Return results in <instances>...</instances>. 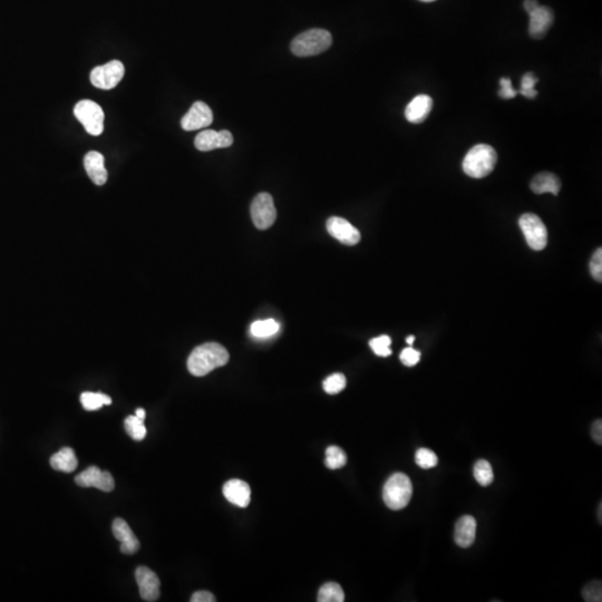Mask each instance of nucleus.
<instances>
[{
	"label": "nucleus",
	"mask_w": 602,
	"mask_h": 602,
	"mask_svg": "<svg viewBox=\"0 0 602 602\" xmlns=\"http://www.w3.org/2000/svg\"><path fill=\"white\" fill-rule=\"evenodd\" d=\"M530 187L535 194L551 193L553 196H558L561 190V181L553 173L542 172L534 176Z\"/></svg>",
	"instance_id": "aec40b11"
},
{
	"label": "nucleus",
	"mask_w": 602,
	"mask_h": 602,
	"mask_svg": "<svg viewBox=\"0 0 602 602\" xmlns=\"http://www.w3.org/2000/svg\"><path fill=\"white\" fill-rule=\"evenodd\" d=\"M591 435L594 437V442L601 445L602 444V421L601 419L594 421L591 428Z\"/></svg>",
	"instance_id": "e433bc0d"
},
{
	"label": "nucleus",
	"mask_w": 602,
	"mask_h": 602,
	"mask_svg": "<svg viewBox=\"0 0 602 602\" xmlns=\"http://www.w3.org/2000/svg\"><path fill=\"white\" fill-rule=\"evenodd\" d=\"M500 85H501V91L498 92L500 97L505 98V100H511V98H514L518 95V91H516L513 86H512L510 78H501Z\"/></svg>",
	"instance_id": "f704fd0d"
},
{
	"label": "nucleus",
	"mask_w": 602,
	"mask_h": 602,
	"mask_svg": "<svg viewBox=\"0 0 602 602\" xmlns=\"http://www.w3.org/2000/svg\"><path fill=\"white\" fill-rule=\"evenodd\" d=\"M433 107V100L428 95L421 94L413 98L410 104L407 105L405 110V116L407 121L414 124H419L424 122L430 115V111Z\"/></svg>",
	"instance_id": "f3484780"
},
{
	"label": "nucleus",
	"mask_w": 602,
	"mask_h": 602,
	"mask_svg": "<svg viewBox=\"0 0 602 602\" xmlns=\"http://www.w3.org/2000/svg\"><path fill=\"white\" fill-rule=\"evenodd\" d=\"M217 599L214 598L213 594L209 591H198L196 594H193L191 597V602H214Z\"/></svg>",
	"instance_id": "c9c22d12"
},
{
	"label": "nucleus",
	"mask_w": 602,
	"mask_h": 602,
	"mask_svg": "<svg viewBox=\"0 0 602 602\" xmlns=\"http://www.w3.org/2000/svg\"><path fill=\"white\" fill-rule=\"evenodd\" d=\"M80 403L86 410H97L112 404V398L103 393L85 392L80 395Z\"/></svg>",
	"instance_id": "5701e85b"
},
{
	"label": "nucleus",
	"mask_w": 602,
	"mask_h": 602,
	"mask_svg": "<svg viewBox=\"0 0 602 602\" xmlns=\"http://www.w3.org/2000/svg\"><path fill=\"white\" fill-rule=\"evenodd\" d=\"M125 67L122 62L112 60L91 71V83L97 89H112L123 80Z\"/></svg>",
	"instance_id": "6e6552de"
},
{
	"label": "nucleus",
	"mask_w": 602,
	"mask_h": 602,
	"mask_svg": "<svg viewBox=\"0 0 602 602\" xmlns=\"http://www.w3.org/2000/svg\"><path fill=\"white\" fill-rule=\"evenodd\" d=\"M279 329L280 325L275 319L255 321L250 327L251 335L259 339L269 338L271 336L276 335Z\"/></svg>",
	"instance_id": "4be33fe9"
},
{
	"label": "nucleus",
	"mask_w": 602,
	"mask_h": 602,
	"mask_svg": "<svg viewBox=\"0 0 602 602\" xmlns=\"http://www.w3.org/2000/svg\"><path fill=\"white\" fill-rule=\"evenodd\" d=\"M537 78L533 73H526L521 80V89L519 92L526 98H535L537 95V89H534L537 83Z\"/></svg>",
	"instance_id": "7c9ffc66"
},
{
	"label": "nucleus",
	"mask_w": 602,
	"mask_h": 602,
	"mask_svg": "<svg viewBox=\"0 0 602 602\" xmlns=\"http://www.w3.org/2000/svg\"><path fill=\"white\" fill-rule=\"evenodd\" d=\"M423 3H432V1H435V0H421Z\"/></svg>",
	"instance_id": "a19ab883"
},
{
	"label": "nucleus",
	"mask_w": 602,
	"mask_h": 602,
	"mask_svg": "<svg viewBox=\"0 0 602 602\" xmlns=\"http://www.w3.org/2000/svg\"><path fill=\"white\" fill-rule=\"evenodd\" d=\"M233 144V135L229 131L217 132L214 130H205L198 134L194 141L196 149L202 152L212 151L216 149H226Z\"/></svg>",
	"instance_id": "f8f14e48"
},
{
	"label": "nucleus",
	"mask_w": 602,
	"mask_h": 602,
	"mask_svg": "<svg viewBox=\"0 0 602 602\" xmlns=\"http://www.w3.org/2000/svg\"><path fill=\"white\" fill-rule=\"evenodd\" d=\"M75 482L80 487H96L104 492H112L115 487V482L110 472L102 471L97 466H89V469L80 472L75 478Z\"/></svg>",
	"instance_id": "1a4fd4ad"
},
{
	"label": "nucleus",
	"mask_w": 602,
	"mask_h": 602,
	"mask_svg": "<svg viewBox=\"0 0 602 602\" xmlns=\"http://www.w3.org/2000/svg\"><path fill=\"white\" fill-rule=\"evenodd\" d=\"M250 211L253 224L259 230H267L276 221V207L273 203V196L269 193L262 192L255 196Z\"/></svg>",
	"instance_id": "0eeeda50"
},
{
	"label": "nucleus",
	"mask_w": 602,
	"mask_h": 602,
	"mask_svg": "<svg viewBox=\"0 0 602 602\" xmlns=\"http://www.w3.org/2000/svg\"><path fill=\"white\" fill-rule=\"evenodd\" d=\"M223 496L235 507H246L250 505L251 489L244 481L235 478L223 485Z\"/></svg>",
	"instance_id": "dca6fc26"
},
{
	"label": "nucleus",
	"mask_w": 602,
	"mask_h": 602,
	"mask_svg": "<svg viewBox=\"0 0 602 602\" xmlns=\"http://www.w3.org/2000/svg\"><path fill=\"white\" fill-rule=\"evenodd\" d=\"M135 416H137L139 419H146V410H143V408H137V412H135Z\"/></svg>",
	"instance_id": "58836bf2"
},
{
	"label": "nucleus",
	"mask_w": 602,
	"mask_h": 602,
	"mask_svg": "<svg viewBox=\"0 0 602 602\" xmlns=\"http://www.w3.org/2000/svg\"><path fill=\"white\" fill-rule=\"evenodd\" d=\"M326 226L328 233L343 244L355 246L360 241V232L346 219L339 217L329 218L327 220Z\"/></svg>",
	"instance_id": "9b49d317"
},
{
	"label": "nucleus",
	"mask_w": 602,
	"mask_h": 602,
	"mask_svg": "<svg viewBox=\"0 0 602 602\" xmlns=\"http://www.w3.org/2000/svg\"><path fill=\"white\" fill-rule=\"evenodd\" d=\"M332 44V34L328 30L314 28L298 35L291 42L290 47L296 56L308 57L326 51Z\"/></svg>",
	"instance_id": "7ed1b4c3"
},
{
	"label": "nucleus",
	"mask_w": 602,
	"mask_h": 602,
	"mask_svg": "<svg viewBox=\"0 0 602 602\" xmlns=\"http://www.w3.org/2000/svg\"><path fill=\"white\" fill-rule=\"evenodd\" d=\"M74 115L93 137H98L104 131V112L95 102L89 100L78 102L74 108Z\"/></svg>",
	"instance_id": "39448f33"
},
{
	"label": "nucleus",
	"mask_w": 602,
	"mask_h": 602,
	"mask_svg": "<svg viewBox=\"0 0 602 602\" xmlns=\"http://www.w3.org/2000/svg\"><path fill=\"white\" fill-rule=\"evenodd\" d=\"M415 462L421 469H433L439 463V457L428 448H419L416 451Z\"/></svg>",
	"instance_id": "c85d7f7f"
},
{
	"label": "nucleus",
	"mask_w": 602,
	"mask_h": 602,
	"mask_svg": "<svg viewBox=\"0 0 602 602\" xmlns=\"http://www.w3.org/2000/svg\"><path fill=\"white\" fill-rule=\"evenodd\" d=\"M413 496V484L410 478L404 473H395L386 481L383 489L385 505L391 510H402L410 503Z\"/></svg>",
	"instance_id": "20e7f679"
},
{
	"label": "nucleus",
	"mask_w": 602,
	"mask_h": 602,
	"mask_svg": "<svg viewBox=\"0 0 602 602\" xmlns=\"http://www.w3.org/2000/svg\"><path fill=\"white\" fill-rule=\"evenodd\" d=\"M125 430L126 433L134 439V441H143L146 437V428L144 424V419H141L137 416H128L125 419L124 421Z\"/></svg>",
	"instance_id": "393cba45"
},
{
	"label": "nucleus",
	"mask_w": 602,
	"mask_h": 602,
	"mask_svg": "<svg viewBox=\"0 0 602 602\" xmlns=\"http://www.w3.org/2000/svg\"><path fill=\"white\" fill-rule=\"evenodd\" d=\"M213 122V113L205 102H196L182 117L181 126L185 131H196L208 128Z\"/></svg>",
	"instance_id": "9d476101"
},
{
	"label": "nucleus",
	"mask_w": 602,
	"mask_h": 602,
	"mask_svg": "<svg viewBox=\"0 0 602 602\" xmlns=\"http://www.w3.org/2000/svg\"><path fill=\"white\" fill-rule=\"evenodd\" d=\"M525 240L531 249L541 251L548 244V230L542 220L533 213H525L519 220Z\"/></svg>",
	"instance_id": "423d86ee"
},
{
	"label": "nucleus",
	"mask_w": 602,
	"mask_h": 602,
	"mask_svg": "<svg viewBox=\"0 0 602 602\" xmlns=\"http://www.w3.org/2000/svg\"><path fill=\"white\" fill-rule=\"evenodd\" d=\"M228 350L217 343L200 345L187 359V369L193 376L202 377L222 367L229 362Z\"/></svg>",
	"instance_id": "f257e3e1"
},
{
	"label": "nucleus",
	"mask_w": 602,
	"mask_h": 602,
	"mask_svg": "<svg viewBox=\"0 0 602 602\" xmlns=\"http://www.w3.org/2000/svg\"><path fill=\"white\" fill-rule=\"evenodd\" d=\"M135 579L143 600L149 602L159 600L161 582L157 573L148 567H139L135 571Z\"/></svg>",
	"instance_id": "ddd939ff"
},
{
	"label": "nucleus",
	"mask_w": 602,
	"mask_h": 602,
	"mask_svg": "<svg viewBox=\"0 0 602 602\" xmlns=\"http://www.w3.org/2000/svg\"><path fill=\"white\" fill-rule=\"evenodd\" d=\"M346 385H347V380H346L345 375L340 374V373L330 375L329 377H327L326 380H323V383L325 392L330 395L338 394L343 389H345Z\"/></svg>",
	"instance_id": "cd10ccee"
},
{
	"label": "nucleus",
	"mask_w": 602,
	"mask_h": 602,
	"mask_svg": "<svg viewBox=\"0 0 602 602\" xmlns=\"http://www.w3.org/2000/svg\"><path fill=\"white\" fill-rule=\"evenodd\" d=\"M530 24H529V34L532 38L541 39L549 32L555 15L552 9L546 6H540L530 14Z\"/></svg>",
	"instance_id": "4468645a"
},
{
	"label": "nucleus",
	"mask_w": 602,
	"mask_h": 602,
	"mask_svg": "<svg viewBox=\"0 0 602 602\" xmlns=\"http://www.w3.org/2000/svg\"><path fill=\"white\" fill-rule=\"evenodd\" d=\"M476 535V520L471 516H464L457 521L454 532V540L461 548H470L474 543Z\"/></svg>",
	"instance_id": "6ab92c4d"
},
{
	"label": "nucleus",
	"mask_w": 602,
	"mask_h": 602,
	"mask_svg": "<svg viewBox=\"0 0 602 602\" xmlns=\"http://www.w3.org/2000/svg\"><path fill=\"white\" fill-rule=\"evenodd\" d=\"M51 465L56 471L64 473H71L78 469V460L74 450L71 448H64L60 452L54 454L51 459Z\"/></svg>",
	"instance_id": "412c9836"
},
{
	"label": "nucleus",
	"mask_w": 602,
	"mask_h": 602,
	"mask_svg": "<svg viewBox=\"0 0 602 602\" xmlns=\"http://www.w3.org/2000/svg\"><path fill=\"white\" fill-rule=\"evenodd\" d=\"M414 341H415V336H408L406 338V343L410 345V346H412Z\"/></svg>",
	"instance_id": "ea45409f"
},
{
	"label": "nucleus",
	"mask_w": 602,
	"mask_h": 602,
	"mask_svg": "<svg viewBox=\"0 0 602 602\" xmlns=\"http://www.w3.org/2000/svg\"><path fill=\"white\" fill-rule=\"evenodd\" d=\"M112 530H113L114 537H116V540H119L121 542L119 550H121L122 553H124V555H134L135 552L139 551V549H140V541L137 540L135 534L132 531V529L130 528V525L126 523L125 520L121 519V518L114 520Z\"/></svg>",
	"instance_id": "2eb2a0df"
},
{
	"label": "nucleus",
	"mask_w": 602,
	"mask_h": 602,
	"mask_svg": "<svg viewBox=\"0 0 602 602\" xmlns=\"http://www.w3.org/2000/svg\"><path fill=\"white\" fill-rule=\"evenodd\" d=\"M347 463V455L338 446H329L326 450L325 465L329 470H339Z\"/></svg>",
	"instance_id": "a878e982"
},
{
	"label": "nucleus",
	"mask_w": 602,
	"mask_h": 602,
	"mask_svg": "<svg viewBox=\"0 0 602 602\" xmlns=\"http://www.w3.org/2000/svg\"><path fill=\"white\" fill-rule=\"evenodd\" d=\"M317 600L319 602L345 601L344 590L336 582H327L319 589Z\"/></svg>",
	"instance_id": "b1692460"
},
{
	"label": "nucleus",
	"mask_w": 602,
	"mask_h": 602,
	"mask_svg": "<svg viewBox=\"0 0 602 602\" xmlns=\"http://www.w3.org/2000/svg\"><path fill=\"white\" fill-rule=\"evenodd\" d=\"M599 520L601 521V505L599 507Z\"/></svg>",
	"instance_id": "79ce46f5"
},
{
	"label": "nucleus",
	"mask_w": 602,
	"mask_h": 602,
	"mask_svg": "<svg viewBox=\"0 0 602 602\" xmlns=\"http://www.w3.org/2000/svg\"><path fill=\"white\" fill-rule=\"evenodd\" d=\"M539 7H540V3H537V0H525L524 1L525 12H528L529 15Z\"/></svg>",
	"instance_id": "4c0bfd02"
},
{
	"label": "nucleus",
	"mask_w": 602,
	"mask_h": 602,
	"mask_svg": "<svg viewBox=\"0 0 602 602\" xmlns=\"http://www.w3.org/2000/svg\"><path fill=\"white\" fill-rule=\"evenodd\" d=\"M498 162V154L492 146L478 144L473 146L463 160V171L471 178H482L491 174Z\"/></svg>",
	"instance_id": "f03ea898"
},
{
	"label": "nucleus",
	"mask_w": 602,
	"mask_h": 602,
	"mask_svg": "<svg viewBox=\"0 0 602 602\" xmlns=\"http://www.w3.org/2000/svg\"><path fill=\"white\" fill-rule=\"evenodd\" d=\"M473 473L475 480L478 481V483L482 487H489L494 480L492 465L487 460H478L475 463Z\"/></svg>",
	"instance_id": "bb28decb"
},
{
	"label": "nucleus",
	"mask_w": 602,
	"mask_h": 602,
	"mask_svg": "<svg viewBox=\"0 0 602 602\" xmlns=\"http://www.w3.org/2000/svg\"><path fill=\"white\" fill-rule=\"evenodd\" d=\"M400 358H401V362H403L404 365L407 366V367H413L416 364H419V360H421V353L419 350H415L412 347L405 348L400 355Z\"/></svg>",
	"instance_id": "473e14b6"
},
{
	"label": "nucleus",
	"mask_w": 602,
	"mask_h": 602,
	"mask_svg": "<svg viewBox=\"0 0 602 602\" xmlns=\"http://www.w3.org/2000/svg\"><path fill=\"white\" fill-rule=\"evenodd\" d=\"M84 166H85L89 178L96 185H104L106 183L108 173L105 169L104 157L100 152H89L84 157Z\"/></svg>",
	"instance_id": "a211bd4d"
},
{
	"label": "nucleus",
	"mask_w": 602,
	"mask_h": 602,
	"mask_svg": "<svg viewBox=\"0 0 602 602\" xmlns=\"http://www.w3.org/2000/svg\"><path fill=\"white\" fill-rule=\"evenodd\" d=\"M391 345H392V339L389 336L386 335L380 336L369 341L371 350L380 357H389L392 355Z\"/></svg>",
	"instance_id": "c756f323"
},
{
	"label": "nucleus",
	"mask_w": 602,
	"mask_h": 602,
	"mask_svg": "<svg viewBox=\"0 0 602 602\" xmlns=\"http://www.w3.org/2000/svg\"><path fill=\"white\" fill-rule=\"evenodd\" d=\"M582 596L585 598L586 601L598 602L601 601L602 589L601 582L594 581L586 586L585 589L582 591Z\"/></svg>",
	"instance_id": "2f4dec72"
},
{
	"label": "nucleus",
	"mask_w": 602,
	"mask_h": 602,
	"mask_svg": "<svg viewBox=\"0 0 602 602\" xmlns=\"http://www.w3.org/2000/svg\"><path fill=\"white\" fill-rule=\"evenodd\" d=\"M591 275L597 281H602V249L596 250L594 257L590 262Z\"/></svg>",
	"instance_id": "72a5a7b5"
}]
</instances>
